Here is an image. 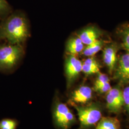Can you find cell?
Masks as SVG:
<instances>
[{
    "label": "cell",
    "instance_id": "19",
    "mask_svg": "<svg viewBox=\"0 0 129 129\" xmlns=\"http://www.w3.org/2000/svg\"><path fill=\"white\" fill-rule=\"evenodd\" d=\"M110 82V79L106 74L99 73L98 76L94 83V86L100 85L103 84Z\"/></svg>",
    "mask_w": 129,
    "mask_h": 129
},
{
    "label": "cell",
    "instance_id": "5",
    "mask_svg": "<svg viewBox=\"0 0 129 129\" xmlns=\"http://www.w3.org/2000/svg\"><path fill=\"white\" fill-rule=\"evenodd\" d=\"M106 101L107 108L109 111L113 113H119L123 106L122 90L119 87L111 88L107 93Z\"/></svg>",
    "mask_w": 129,
    "mask_h": 129
},
{
    "label": "cell",
    "instance_id": "3",
    "mask_svg": "<svg viewBox=\"0 0 129 129\" xmlns=\"http://www.w3.org/2000/svg\"><path fill=\"white\" fill-rule=\"evenodd\" d=\"M77 111L78 119L82 129H87L96 124L102 118V111L96 104L80 107L71 102Z\"/></svg>",
    "mask_w": 129,
    "mask_h": 129
},
{
    "label": "cell",
    "instance_id": "8",
    "mask_svg": "<svg viewBox=\"0 0 129 129\" xmlns=\"http://www.w3.org/2000/svg\"><path fill=\"white\" fill-rule=\"evenodd\" d=\"M117 51L118 46L114 43L107 45L103 50V60L110 73H112L115 69L118 61Z\"/></svg>",
    "mask_w": 129,
    "mask_h": 129
},
{
    "label": "cell",
    "instance_id": "4",
    "mask_svg": "<svg viewBox=\"0 0 129 129\" xmlns=\"http://www.w3.org/2000/svg\"><path fill=\"white\" fill-rule=\"evenodd\" d=\"M53 117L55 124L59 128L69 129L76 121L73 113L64 103H56L54 109Z\"/></svg>",
    "mask_w": 129,
    "mask_h": 129
},
{
    "label": "cell",
    "instance_id": "11",
    "mask_svg": "<svg viewBox=\"0 0 129 129\" xmlns=\"http://www.w3.org/2000/svg\"><path fill=\"white\" fill-rule=\"evenodd\" d=\"M101 66L97 60L90 56L82 63V71L86 75L99 73L100 72Z\"/></svg>",
    "mask_w": 129,
    "mask_h": 129
},
{
    "label": "cell",
    "instance_id": "14",
    "mask_svg": "<svg viewBox=\"0 0 129 129\" xmlns=\"http://www.w3.org/2000/svg\"><path fill=\"white\" fill-rule=\"evenodd\" d=\"M105 44L104 40L98 39L91 44L87 45L82 51L83 55L86 56H92L102 50V47Z\"/></svg>",
    "mask_w": 129,
    "mask_h": 129
},
{
    "label": "cell",
    "instance_id": "9",
    "mask_svg": "<svg viewBox=\"0 0 129 129\" xmlns=\"http://www.w3.org/2000/svg\"><path fill=\"white\" fill-rule=\"evenodd\" d=\"M92 90L87 86H82L73 93L71 100L74 103L85 104L92 98Z\"/></svg>",
    "mask_w": 129,
    "mask_h": 129
},
{
    "label": "cell",
    "instance_id": "17",
    "mask_svg": "<svg viewBox=\"0 0 129 129\" xmlns=\"http://www.w3.org/2000/svg\"><path fill=\"white\" fill-rule=\"evenodd\" d=\"M17 122L11 119H4L0 121V129H16Z\"/></svg>",
    "mask_w": 129,
    "mask_h": 129
},
{
    "label": "cell",
    "instance_id": "15",
    "mask_svg": "<svg viewBox=\"0 0 129 129\" xmlns=\"http://www.w3.org/2000/svg\"><path fill=\"white\" fill-rule=\"evenodd\" d=\"M117 33L122 42V45L126 52H129V23L121 25Z\"/></svg>",
    "mask_w": 129,
    "mask_h": 129
},
{
    "label": "cell",
    "instance_id": "2",
    "mask_svg": "<svg viewBox=\"0 0 129 129\" xmlns=\"http://www.w3.org/2000/svg\"><path fill=\"white\" fill-rule=\"evenodd\" d=\"M20 44L7 43L0 45V71H8L17 64L23 55Z\"/></svg>",
    "mask_w": 129,
    "mask_h": 129
},
{
    "label": "cell",
    "instance_id": "13",
    "mask_svg": "<svg viewBox=\"0 0 129 129\" xmlns=\"http://www.w3.org/2000/svg\"><path fill=\"white\" fill-rule=\"evenodd\" d=\"M95 129H121L120 121L114 117H104L98 122Z\"/></svg>",
    "mask_w": 129,
    "mask_h": 129
},
{
    "label": "cell",
    "instance_id": "7",
    "mask_svg": "<svg viewBox=\"0 0 129 129\" xmlns=\"http://www.w3.org/2000/svg\"><path fill=\"white\" fill-rule=\"evenodd\" d=\"M114 78L121 84H129V52L120 55L114 70Z\"/></svg>",
    "mask_w": 129,
    "mask_h": 129
},
{
    "label": "cell",
    "instance_id": "12",
    "mask_svg": "<svg viewBox=\"0 0 129 129\" xmlns=\"http://www.w3.org/2000/svg\"><path fill=\"white\" fill-rule=\"evenodd\" d=\"M84 45L79 37L71 38L67 44L66 52L69 55H77L82 52L84 48Z\"/></svg>",
    "mask_w": 129,
    "mask_h": 129
},
{
    "label": "cell",
    "instance_id": "18",
    "mask_svg": "<svg viewBox=\"0 0 129 129\" xmlns=\"http://www.w3.org/2000/svg\"><path fill=\"white\" fill-rule=\"evenodd\" d=\"M123 99V106L129 115V85L122 90Z\"/></svg>",
    "mask_w": 129,
    "mask_h": 129
},
{
    "label": "cell",
    "instance_id": "6",
    "mask_svg": "<svg viewBox=\"0 0 129 129\" xmlns=\"http://www.w3.org/2000/svg\"><path fill=\"white\" fill-rule=\"evenodd\" d=\"M82 62L75 56L69 55L65 62V73L68 86H69L82 71Z\"/></svg>",
    "mask_w": 129,
    "mask_h": 129
},
{
    "label": "cell",
    "instance_id": "10",
    "mask_svg": "<svg viewBox=\"0 0 129 129\" xmlns=\"http://www.w3.org/2000/svg\"><path fill=\"white\" fill-rule=\"evenodd\" d=\"M101 36V32L95 27L90 26L83 30L78 35L84 45H88L98 39Z\"/></svg>",
    "mask_w": 129,
    "mask_h": 129
},
{
    "label": "cell",
    "instance_id": "20",
    "mask_svg": "<svg viewBox=\"0 0 129 129\" xmlns=\"http://www.w3.org/2000/svg\"><path fill=\"white\" fill-rule=\"evenodd\" d=\"M94 89L98 92L100 93H107L109 91L111 88V84L110 82L103 84L100 85L94 86Z\"/></svg>",
    "mask_w": 129,
    "mask_h": 129
},
{
    "label": "cell",
    "instance_id": "1",
    "mask_svg": "<svg viewBox=\"0 0 129 129\" xmlns=\"http://www.w3.org/2000/svg\"><path fill=\"white\" fill-rule=\"evenodd\" d=\"M29 30L24 14L11 13L0 23V40L12 44H21L27 38Z\"/></svg>",
    "mask_w": 129,
    "mask_h": 129
},
{
    "label": "cell",
    "instance_id": "16",
    "mask_svg": "<svg viewBox=\"0 0 129 129\" xmlns=\"http://www.w3.org/2000/svg\"><path fill=\"white\" fill-rule=\"evenodd\" d=\"M11 6L6 0H0V19L3 20L12 13Z\"/></svg>",
    "mask_w": 129,
    "mask_h": 129
}]
</instances>
